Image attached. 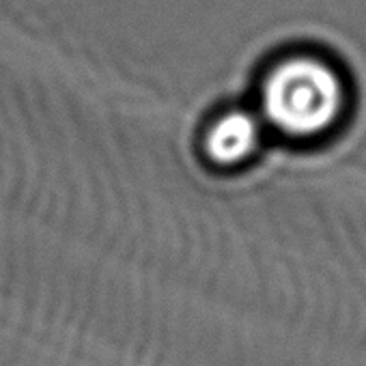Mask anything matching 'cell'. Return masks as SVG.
<instances>
[{
    "label": "cell",
    "mask_w": 366,
    "mask_h": 366,
    "mask_svg": "<svg viewBox=\"0 0 366 366\" xmlns=\"http://www.w3.org/2000/svg\"><path fill=\"white\" fill-rule=\"evenodd\" d=\"M263 125L242 108L212 114L197 136V153L214 170L248 166L263 149Z\"/></svg>",
    "instance_id": "2"
},
{
    "label": "cell",
    "mask_w": 366,
    "mask_h": 366,
    "mask_svg": "<svg viewBox=\"0 0 366 366\" xmlns=\"http://www.w3.org/2000/svg\"><path fill=\"white\" fill-rule=\"evenodd\" d=\"M347 67L321 48L278 52L259 78V114L285 142L312 147L338 134L351 114Z\"/></svg>",
    "instance_id": "1"
}]
</instances>
